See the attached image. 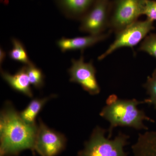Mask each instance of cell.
Wrapping results in <instances>:
<instances>
[{
  "label": "cell",
  "mask_w": 156,
  "mask_h": 156,
  "mask_svg": "<svg viewBox=\"0 0 156 156\" xmlns=\"http://www.w3.org/2000/svg\"><path fill=\"white\" fill-rule=\"evenodd\" d=\"M37 130V124L23 121L7 102L0 115V156H15L26 150H34Z\"/></svg>",
  "instance_id": "1"
},
{
  "label": "cell",
  "mask_w": 156,
  "mask_h": 156,
  "mask_svg": "<svg viewBox=\"0 0 156 156\" xmlns=\"http://www.w3.org/2000/svg\"><path fill=\"white\" fill-rule=\"evenodd\" d=\"M96 0H54L57 8L65 17L80 20Z\"/></svg>",
  "instance_id": "10"
},
{
  "label": "cell",
  "mask_w": 156,
  "mask_h": 156,
  "mask_svg": "<svg viewBox=\"0 0 156 156\" xmlns=\"http://www.w3.org/2000/svg\"><path fill=\"white\" fill-rule=\"evenodd\" d=\"M105 129L96 127L78 156H127L124 147L128 144V135L120 132L111 140L105 137Z\"/></svg>",
  "instance_id": "3"
},
{
  "label": "cell",
  "mask_w": 156,
  "mask_h": 156,
  "mask_svg": "<svg viewBox=\"0 0 156 156\" xmlns=\"http://www.w3.org/2000/svg\"><path fill=\"white\" fill-rule=\"evenodd\" d=\"M138 50L156 58V33L148 35L140 43Z\"/></svg>",
  "instance_id": "17"
},
{
  "label": "cell",
  "mask_w": 156,
  "mask_h": 156,
  "mask_svg": "<svg viewBox=\"0 0 156 156\" xmlns=\"http://www.w3.org/2000/svg\"><path fill=\"white\" fill-rule=\"evenodd\" d=\"M147 0H111L108 28L116 34L143 15Z\"/></svg>",
  "instance_id": "4"
},
{
  "label": "cell",
  "mask_w": 156,
  "mask_h": 156,
  "mask_svg": "<svg viewBox=\"0 0 156 156\" xmlns=\"http://www.w3.org/2000/svg\"><path fill=\"white\" fill-rule=\"evenodd\" d=\"M143 15H146L147 19L153 21L156 20V1L147 0Z\"/></svg>",
  "instance_id": "18"
},
{
  "label": "cell",
  "mask_w": 156,
  "mask_h": 156,
  "mask_svg": "<svg viewBox=\"0 0 156 156\" xmlns=\"http://www.w3.org/2000/svg\"><path fill=\"white\" fill-rule=\"evenodd\" d=\"M111 32L98 35H89L88 36L77 37L72 38L62 37L57 41V45L62 52L70 50H81L82 52L98 43L105 41Z\"/></svg>",
  "instance_id": "9"
},
{
  "label": "cell",
  "mask_w": 156,
  "mask_h": 156,
  "mask_svg": "<svg viewBox=\"0 0 156 156\" xmlns=\"http://www.w3.org/2000/svg\"><path fill=\"white\" fill-rule=\"evenodd\" d=\"M154 28L152 20L147 18L144 20H136L116 34L115 41L98 59L103 60L120 48L125 47L133 48L143 41L148 34Z\"/></svg>",
  "instance_id": "5"
},
{
  "label": "cell",
  "mask_w": 156,
  "mask_h": 156,
  "mask_svg": "<svg viewBox=\"0 0 156 156\" xmlns=\"http://www.w3.org/2000/svg\"><path fill=\"white\" fill-rule=\"evenodd\" d=\"M53 96L43 98H35L31 101L20 115L23 121L30 124H36V119L45 105Z\"/></svg>",
  "instance_id": "13"
},
{
  "label": "cell",
  "mask_w": 156,
  "mask_h": 156,
  "mask_svg": "<svg viewBox=\"0 0 156 156\" xmlns=\"http://www.w3.org/2000/svg\"><path fill=\"white\" fill-rule=\"evenodd\" d=\"M147 103L146 100L139 101L135 99H119L116 95H112L106 101L100 115L110 123L108 138L111 137L114 129L118 126L131 127L136 130H147L144 121H154L147 116L144 111L138 109L141 104Z\"/></svg>",
  "instance_id": "2"
},
{
  "label": "cell",
  "mask_w": 156,
  "mask_h": 156,
  "mask_svg": "<svg viewBox=\"0 0 156 156\" xmlns=\"http://www.w3.org/2000/svg\"><path fill=\"white\" fill-rule=\"evenodd\" d=\"M66 139L63 134L49 128L39 120L34 149L41 156H56L64 149Z\"/></svg>",
  "instance_id": "8"
},
{
  "label": "cell",
  "mask_w": 156,
  "mask_h": 156,
  "mask_svg": "<svg viewBox=\"0 0 156 156\" xmlns=\"http://www.w3.org/2000/svg\"><path fill=\"white\" fill-rule=\"evenodd\" d=\"M111 2V0H96L80 20V30L89 35L104 33L108 28Z\"/></svg>",
  "instance_id": "6"
},
{
  "label": "cell",
  "mask_w": 156,
  "mask_h": 156,
  "mask_svg": "<svg viewBox=\"0 0 156 156\" xmlns=\"http://www.w3.org/2000/svg\"><path fill=\"white\" fill-rule=\"evenodd\" d=\"M11 41L13 47L8 54L10 58L14 61L21 62L26 66L32 63L22 42L15 38H13Z\"/></svg>",
  "instance_id": "14"
},
{
  "label": "cell",
  "mask_w": 156,
  "mask_h": 156,
  "mask_svg": "<svg viewBox=\"0 0 156 156\" xmlns=\"http://www.w3.org/2000/svg\"><path fill=\"white\" fill-rule=\"evenodd\" d=\"M69 80L79 84L91 95L100 93V87L96 77V70L92 61L85 62L83 54L78 59H72V66L68 69Z\"/></svg>",
  "instance_id": "7"
},
{
  "label": "cell",
  "mask_w": 156,
  "mask_h": 156,
  "mask_svg": "<svg viewBox=\"0 0 156 156\" xmlns=\"http://www.w3.org/2000/svg\"><path fill=\"white\" fill-rule=\"evenodd\" d=\"M1 73L3 80L12 89L26 96L32 97L33 95L27 71L26 65L22 66L14 75L3 70H1Z\"/></svg>",
  "instance_id": "11"
},
{
  "label": "cell",
  "mask_w": 156,
  "mask_h": 156,
  "mask_svg": "<svg viewBox=\"0 0 156 156\" xmlns=\"http://www.w3.org/2000/svg\"><path fill=\"white\" fill-rule=\"evenodd\" d=\"M6 56V54L5 52L3 50V49L2 48H1L0 50V63L1 65L2 64L5 59Z\"/></svg>",
  "instance_id": "19"
},
{
  "label": "cell",
  "mask_w": 156,
  "mask_h": 156,
  "mask_svg": "<svg viewBox=\"0 0 156 156\" xmlns=\"http://www.w3.org/2000/svg\"><path fill=\"white\" fill-rule=\"evenodd\" d=\"M132 151L133 156H156V131L139 134Z\"/></svg>",
  "instance_id": "12"
},
{
  "label": "cell",
  "mask_w": 156,
  "mask_h": 156,
  "mask_svg": "<svg viewBox=\"0 0 156 156\" xmlns=\"http://www.w3.org/2000/svg\"><path fill=\"white\" fill-rule=\"evenodd\" d=\"M26 66L27 71L31 85L36 89H41L44 84V76L43 72L34 63Z\"/></svg>",
  "instance_id": "15"
},
{
  "label": "cell",
  "mask_w": 156,
  "mask_h": 156,
  "mask_svg": "<svg viewBox=\"0 0 156 156\" xmlns=\"http://www.w3.org/2000/svg\"><path fill=\"white\" fill-rule=\"evenodd\" d=\"M144 87L149 96L148 98L145 99L147 104L153 105L156 109V69L154 70L151 76L147 77Z\"/></svg>",
  "instance_id": "16"
}]
</instances>
